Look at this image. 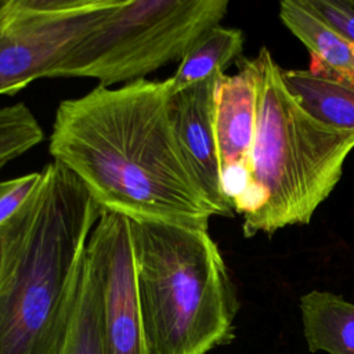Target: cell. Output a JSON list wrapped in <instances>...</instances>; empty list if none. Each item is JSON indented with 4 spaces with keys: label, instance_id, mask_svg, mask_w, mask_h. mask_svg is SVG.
Here are the masks:
<instances>
[{
    "label": "cell",
    "instance_id": "ba28073f",
    "mask_svg": "<svg viewBox=\"0 0 354 354\" xmlns=\"http://www.w3.org/2000/svg\"><path fill=\"white\" fill-rule=\"evenodd\" d=\"M214 75L171 94L170 112L183 156L214 216H234L232 202L223 187L221 167L213 127Z\"/></svg>",
    "mask_w": 354,
    "mask_h": 354
},
{
    "label": "cell",
    "instance_id": "5bb4252c",
    "mask_svg": "<svg viewBox=\"0 0 354 354\" xmlns=\"http://www.w3.org/2000/svg\"><path fill=\"white\" fill-rule=\"evenodd\" d=\"M242 30L221 25L210 28L189 47L174 75L166 79L171 94L224 73L231 62L242 57Z\"/></svg>",
    "mask_w": 354,
    "mask_h": 354
},
{
    "label": "cell",
    "instance_id": "6da1fadb",
    "mask_svg": "<svg viewBox=\"0 0 354 354\" xmlns=\"http://www.w3.org/2000/svg\"><path fill=\"white\" fill-rule=\"evenodd\" d=\"M170 100L166 80L98 84L58 105L48 151L102 212L209 228L214 213L178 147Z\"/></svg>",
    "mask_w": 354,
    "mask_h": 354
},
{
    "label": "cell",
    "instance_id": "3957f363",
    "mask_svg": "<svg viewBox=\"0 0 354 354\" xmlns=\"http://www.w3.org/2000/svg\"><path fill=\"white\" fill-rule=\"evenodd\" d=\"M252 65L256 130L245 184L234 199L248 238L308 224L335 189L354 149V131L321 123L299 105L267 47L259 50Z\"/></svg>",
    "mask_w": 354,
    "mask_h": 354
},
{
    "label": "cell",
    "instance_id": "52a82bcc",
    "mask_svg": "<svg viewBox=\"0 0 354 354\" xmlns=\"http://www.w3.org/2000/svg\"><path fill=\"white\" fill-rule=\"evenodd\" d=\"M86 257L101 285L108 354H148L129 218L102 212Z\"/></svg>",
    "mask_w": 354,
    "mask_h": 354
},
{
    "label": "cell",
    "instance_id": "e0dca14e",
    "mask_svg": "<svg viewBox=\"0 0 354 354\" xmlns=\"http://www.w3.org/2000/svg\"><path fill=\"white\" fill-rule=\"evenodd\" d=\"M308 6L354 46V0H307Z\"/></svg>",
    "mask_w": 354,
    "mask_h": 354
},
{
    "label": "cell",
    "instance_id": "9c48e42d",
    "mask_svg": "<svg viewBox=\"0 0 354 354\" xmlns=\"http://www.w3.org/2000/svg\"><path fill=\"white\" fill-rule=\"evenodd\" d=\"M257 88L252 59L241 57L238 72L223 73L214 90L213 127L223 187L232 202L241 194L253 145Z\"/></svg>",
    "mask_w": 354,
    "mask_h": 354
},
{
    "label": "cell",
    "instance_id": "8fae6325",
    "mask_svg": "<svg viewBox=\"0 0 354 354\" xmlns=\"http://www.w3.org/2000/svg\"><path fill=\"white\" fill-rule=\"evenodd\" d=\"M279 18L310 51V66L354 80V46L326 24L307 0L281 1Z\"/></svg>",
    "mask_w": 354,
    "mask_h": 354
},
{
    "label": "cell",
    "instance_id": "9a60e30c",
    "mask_svg": "<svg viewBox=\"0 0 354 354\" xmlns=\"http://www.w3.org/2000/svg\"><path fill=\"white\" fill-rule=\"evenodd\" d=\"M44 133L22 102L0 108V169L40 144Z\"/></svg>",
    "mask_w": 354,
    "mask_h": 354
},
{
    "label": "cell",
    "instance_id": "4fadbf2b",
    "mask_svg": "<svg viewBox=\"0 0 354 354\" xmlns=\"http://www.w3.org/2000/svg\"><path fill=\"white\" fill-rule=\"evenodd\" d=\"M57 354H108L100 281L84 259Z\"/></svg>",
    "mask_w": 354,
    "mask_h": 354
},
{
    "label": "cell",
    "instance_id": "7a4b0ae2",
    "mask_svg": "<svg viewBox=\"0 0 354 354\" xmlns=\"http://www.w3.org/2000/svg\"><path fill=\"white\" fill-rule=\"evenodd\" d=\"M0 228V354H57L87 242L102 210L57 162Z\"/></svg>",
    "mask_w": 354,
    "mask_h": 354
},
{
    "label": "cell",
    "instance_id": "30bf717a",
    "mask_svg": "<svg viewBox=\"0 0 354 354\" xmlns=\"http://www.w3.org/2000/svg\"><path fill=\"white\" fill-rule=\"evenodd\" d=\"M282 80L310 116L328 126L354 131V80L314 66L282 69Z\"/></svg>",
    "mask_w": 354,
    "mask_h": 354
},
{
    "label": "cell",
    "instance_id": "2e32d148",
    "mask_svg": "<svg viewBox=\"0 0 354 354\" xmlns=\"http://www.w3.org/2000/svg\"><path fill=\"white\" fill-rule=\"evenodd\" d=\"M43 177L41 170L0 181V228L25 205Z\"/></svg>",
    "mask_w": 354,
    "mask_h": 354
},
{
    "label": "cell",
    "instance_id": "5b68a950",
    "mask_svg": "<svg viewBox=\"0 0 354 354\" xmlns=\"http://www.w3.org/2000/svg\"><path fill=\"white\" fill-rule=\"evenodd\" d=\"M227 10V0H123L48 77H91L104 87L142 80L180 62L206 30L220 25Z\"/></svg>",
    "mask_w": 354,
    "mask_h": 354
},
{
    "label": "cell",
    "instance_id": "8992f818",
    "mask_svg": "<svg viewBox=\"0 0 354 354\" xmlns=\"http://www.w3.org/2000/svg\"><path fill=\"white\" fill-rule=\"evenodd\" d=\"M122 1H0V95L48 77L55 65Z\"/></svg>",
    "mask_w": 354,
    "mask_h": 354
},
{
    "label": "cell",
    "instance_id": "ac0fdd59",
    "mask_svg": "<svg viewBox=\"0 0 354 354\" xmlns=\"http://www.w3.org/2000/svg\"><path fill=\"white\" fill-rule=\"evenodd\" d=\"M3 268H4V235L0 230V283L3 278Z\"/></svg>",
    "mask_w": 354,
    "mask_h": 354
},
{
    "label": "cell",
    "instance_id": "7c38bea8",
    "mask_svg": "<svg viewBox=\"0 0 354 354\" xmlns=\"http://www.w3.org/2000/svg\"><path fill=\"white\" fill-rule=\"evenodd\" d=\"M303 333L310 353L354 354V303L328 290L300 296Z\"/></svg>",
    "mask_w": 354,
    "mask_h": 354
},
{
    "label": "cell",
    "instance_id": "277c9868",
    "mask_svg": "<svg viewBox=\"0 0 354 354\" xmlns=\"http://www.w3.org/2000/svg\"><path fill=\"white\" fill-rule=\"evenodd\" d=\"M129 224L148 354H207L230 344L239 300L209 228Z\"/></svg>",
    "mask_w": 354,
    "mask_h": 354
}]
</instances>
